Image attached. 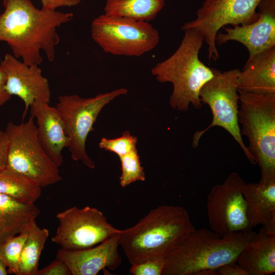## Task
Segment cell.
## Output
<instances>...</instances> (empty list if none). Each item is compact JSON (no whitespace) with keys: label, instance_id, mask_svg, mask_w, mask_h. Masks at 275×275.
Instances as JSON below:
<instances>
[{"label":"cell","instance_id":"cell-1","mask_svg":"<svg viewBox=\"0 0 275 275\" xmlns=\"http://www.w3.org/2000/svg\"><path fill=\"white\" fill-rule=\"evenodd\" d=\"M0 15V42H5L16 58L28 65H39L43 51L50 62L60 42L57 29L70 21L71 12L35 7L31 0H3Z\"/></svg>","mask_w":275,"mask_h":275},{"label":"cell","instance_id":"cell-2","mask_svg":"<svg viewBox=\"0 0 275 275\" xmlns=\"http://www.w3.org/2000/svg\"><path fill=\"white\" fill-rule=\"evenodd\" d=\"M196 228L182 207L160 205L132 227L121 230L119 244L131 265L166 256Z\"/></svg>","mask_w":275,"mask_h":275},{"label":"cell","instance_id":"cell-3","mask_svg":"<svg viewBox=\"0 0 275 275\" xmlns=\"http://www.w3.org/2000/svg\"><path fill=\"white\" fill-rule=\"evenodd\" d=\"M183 31V37L176 51L156 64L152 68L151 73L159 82L172 84L170 105L174 109L186 112L190 104L197 109L202 107L200 91L214 73L213 69L205 65L199 58L204 41L203 36L193 29Z\"/></svg>","mask_w":275,"mask_h":275},{"label":"cell","instance_id":"cell-4","mask_svg":"<svg viewBox=\"0 0 275 275\" xmlns=\"http://www.w3.org/2000/svg\"><path fill=\"white\" fill-rule=\"evenodd\" d=\"M256 234L253 231L240 232L223 238L212 230L195 229L165 256L162 275H197L236 262L242 249Z\"/></svg>","mask_w":275,"mask_h":275},{"label":"cell","instance_id":"cell-5","mask_svg":"<svg viewBox=\"0 0 275 275\" xmlns=\"http://www.w3.org/2000/svg\"><path fill=\"white\" fill-rule=\"evenodd\" d=\"M238 91L240 133L248 138L247 148L260 168V181L275 180V94Z\"/></svg>","mask_w":275,"mask_h":275},{"label":"cell","instance_id":"cell-6","mask_svg":"<svg viewBox=\"0 0 275 275\" xmlns=\"http://www.w3.org/2000/svg\"><path fill=\"white\" fill-rule=\"evenodd\" d=\"M34 118L16 124L9 122L5 130L8 138L6 167L41 188L62 180L59 168L44 151L37 135Z\"/></svg>","mask_w":275,"mask_h":275},{"label":"cell","instance_id":"cell-7","mask_svg":"<svg viewBox=\"0 0 275 275\" xmlns=\"http://www.w3.org/2000/svg\"><path fill=\"white\" fill-rule=\"evenodd\" d=\"M212 69L213 77L203 86L199 92L202 104H207L210 108L212 121L205 129L195 132L192 147H197L201 136L211 128L220 127L230 134L249 161L254 164L255 160L242 140L238 122L239 95L237 77L240 70L234 69L221 71Z\"/></svg>","mask_w":275,"mask_h":275},{"label":"cell","instance_id":"cell-8","mask_svg":"<svg viewBox=\"0 0 275 275\" xmlns=\"http://www.w3.org/2000/svg\"><path fill=\"white\" fill-rule=\"evenodd\" d=\"M93 40L106 53L140 57L159 42L158 31L149 22L102 14L91 25Z\"/></svg>","mask_w":275,"mask_h":275},{"label":"cell","instance_id":"cell-9","mask_svg":"<svg viewBox=\"0 0 275 275\" xmlns=\"http://www.w3.org/2000/svg\"><path fill=\"white\" fill-rule=\"evenodd\" d=\"M127 93L128 90L123 88L88 98L76 94L59 97L56 107L70 140L68 148L73 160L81 161L88 168L94 169L95 162L86 152L88 135L94 130L93 125L103 107L117 97Z\"/></svg>","mask_w":275,"mask_h":275},{"label":"cell","instance_id":"cell-10","mask_svg":"<svg viewBox=\"0 0 275 275\" xmlns=\"http://www.w3.org/2000/svg\"><path fill=\"white\" fill-rule=\"evenodd\" d=\"M244 180L231 173L221 184L213 186L208 195L206 208L211 230L223 238L252 231L243 195Z\"/></svg>","mask_w":275,"mask_h":275},{"label":"cell","instance_id":"cell-11","mask_svg":"<svg viewBox=\"0 0 275 275\" xmlns=\"http://www.w3.org/2000/svg\"><path fill=\"white\" fill-rule=\"evenodd\" d=\"M261 0H204L197 11L196 18L184 23L181 30H194L204 38L208 46V59L216 61L219 53L215 37L227 25H243L255 21Z\"/></svg>","mask_w":275,"mask_h":275},{"label":"cell","instance_id":"cell-12","mask_svg":"<svg viewBox=\"0 0 275 275\" xmlns=\"http://www.w3.org/2000/svg\"><path fill=\"white\" fill-rule=\"evenodd\" d=\"M56 217L59 226L51 241L64 249L89 248L121 231L108 223L101 211L89 206L70 207Z\"/></svg>","mask_w":275,"mask_h":275},{"label":"cell","instance_id":"cell-13","mask_svg":"<svg viewBox=\"0 0 275 275\" xmlns=\"http://www.w3.org/2000/svg\"><path fill=\"white\" fill-rule=\"evenodd\" d=\"M258 17L248 24L223 27L225 33L218 32L216 44L230 41L243 44L249 56L247 61L257 54L275 47V0H261L257 8Z\"/></svg>","mask_w":275,"mask_h":275},{"label":"cell","instance_id":"cell-14","mask_svg":"<svg viewBox=\"0 0 275 275\" xmlns=\"http://www.w3.org/2000/svg\"><path fill=\"white\" fill-rule=\"evenodd\" d=\"M0 65L5 74L7 91L11 96H18L24 102L22 119L35 101L50 103L49 82L42 75L39 65H28L9 53L5 54Z\"/></svg>","mask_w":275,"mask_h":275},{"label":"cell","instance_id":"cell-15","mask_svg":"<svg viewBox=\"0 0 275 275\" xmlns=\"http://www.w3.org/2000/svg\"><path fill=\"white\" fill-rule=\"evenodd\" d=\"M120 233L89 248L78 250L61 248L57 251V258L67 265L72 275H96L106 268L114 270L122 262L118 251Z\"/></svg>","mask_w":275,"mask_h":275},{"label":"cell","instance_id":"cell-16","mask_svg":"<svg viewBox=\"0 0 275 275\" xmlns=\"http://www.w3.org/2000/svg\"><path fill=\"white\" fill-rule=\"evenodd\" d=\"M31 116L36 119L37 135L49 158L58 167L63 162L62 151L70 145L63 121L56 107L35 101L30 106Z\"/></svg>","mask_w":275,"mask_h":275},{"label":"cell","instance_id":"cell-17","mask_svg":"<svg viewBox=\"0 0 275 275\" xmlns=\"http://www.w3.org/2000/svg\"><path fill=\"white\" fill-rule=\"evenodd\" d=\"M243 195L251 228L262 225L275 233V180L245 183Z\"/></svg>","mask_w":275,"mask_h":275},{"label":"cell","instance_id":"cell-18","mask_svg":"<svg viewBox=\"0 0 275 275\" xmlns=\"http://www.w3.org/2000/svg\"><path fill=\"white\" fill-rule=\"evenodd\" d=\"M238 89L261 94H275V47L246 61L237 77Z\"/></svg>","mask_w":275,"mask_h":275},{"label":"cell","instance_id":"cell-19","mask_svg":"<svg viewBox=\"0 0 275 275\" xmlns=\"http://www.w3.org/2000/svg\"><path fill=\"white\" fill-rule=\"evenodd\" d=\"M236 263L248 275L275 272V234L261 228L239 253Z\"/></svg>","mask_w":275,"mask_h":275},{"label":"cell","instance_id":"cell-20","mask_svg":"<svg viewBox=\"0 0 275 275\" xmlns=\"http://www.w3.org/2000/svg\"><path fill=\"white\" fill-rule=\"evenodd\" d=\"M39 213L35 204H25L0 194V243L28 229Z\"/></svg>","mask_w":275,"mask_h":275},{"label":"cell","instance_id":"cell-21","mask_svg":"<svg viewBox=\"0 0 275 275\" xmlns=\"http://www.w3.org/2000/svg\"><path fill=\"white\" fill-rule=\"evenodd\" d=\"M164 4L165 0H106L104 14L149 22Z\"/></svg>","mask_w":275,"mask_h":275},{"label":"cell","instance_id":"cell-22","mask_svg":"<svg viewBox=\"0 0 275 275\" xmlns=\"http://www.w3.org/2000/svg\"><path fill=\"white\" fill-rule=\"evenodd\" d=\"M48 236V230L39 227L36 219L30 223L19 259L18 275L37 274L40 257Z\"/></svg>","mask_w":275,"mask_h":275},{"label":"cell","instance_id":"cell-23","mask_svg":"<svg viewBox=\"0 0 275 275\" xmlns=\"http://www.w3.org/2000/svg\"><path fill=\"white\" fill-rule=\"evenodd\" d=\"M0 194L25 204H33L40 198L41 188L6 166L0 169Z\"/></svg>","mask_w":275,"mask_h":275},{"label":"cell","instance_id":"cell-24","mask_svg":"<svg viewBox=\"0 0 275 275\" xmlns=\"http://www.w3.org/2000/svg\"><path fill=\"white\" fill-rule=\"evenodd\" d=\"M29 228L0 243V256L8 273L18 274L19 259Z\"/></svg>","mask_w":275,"mask_h":275},{"label":"cell","instance_id":"cell-25","mask_svg":"<svg viewBox=\"0 0 275 275\" xmlns=\"http://www.w3.org/2000/svg\"><path fill=\"white\" fill-rule=\"evenodd\" d=\"M122 173L120 177V184L125 187L137 181H145V174L141 166L137 149L119 157Z\"/></svg>","mask_w":275,"mask_h":275},{"label":"cell","instance_id":"cell-26","mask_svg":"<svg viewBox=\"0 0 275 275\" xmlns=\"http://www.w3.org/2000/svg\"><path fill=\"white\" fill-rule=\"evenodd\" d=\"M137 142L136 136L132 135L128 131H125L119 138H102L98 146L100 149L114 153L120 157L136 149Z\"/></svg>","mask_w":275,"mask_h":275},{"label":"cell","instance_id":"cell-27","mask_svg":"<svg viewBox=\"0 0 275 275\" xmlns=\"http://www.w3.org/2000/svg\"><path fill=\"white\" fill-rule=\"evenodd\" d=\"M164 263L165 256H158L131 265L129 271L133 275H162Z\"/></svg>","mask_w":275,"mask_h":275},{"label":"cell","instance_id":"cell-28","mask_svg":"<svg viewBox=\"0 0 275 275\" xmlns=\"http://www.w3.org/2000/svg\"><path fill=\"white\" fill-rule=\"evenodd\" d=\"M37 275H72L67 265L57 258L45 267L39 269Z\"/></svg>","mask_w":275,"mask_h":275},{"label":"cell","instance_id":"cell-29","mask_svg":"<svg viewBox=\"0 0 275 275\" xmlns=\"http://www.w3.org/2000/svg\"><path fill=\"white\" fill-rule=\"evenodd\" d=\"M81 0H40L43 8L56 10L61 7H73L79 4Z\"/></svg>","mask_w":275,"mask_h":275},{"label":"cell","instance_id":"cell-30","mask_svg":"<svg viewBox=\"0 0 275 275\" xmlns=\"http://www.w3.org/2000/svg\"><path fill=\"white\" fill-rule=\"evenodd\" d=\"M215 270L216 275H248L236 262L223 265Z\"/></svg>","mask_w":275,"mask_h":275},{"label":"cell","instance_id":"cell-31","mask_svg":"<svg viewBox=\"0 0 275 275\" xmlns=\"http://www.w3.org/2000/svg\"><path fill=\"white\" fill-rule=\"evenodd\" d=\"M8 138L5 130L0 129V169L6 166Z\"/></svg>","mask_w":275,"mask_h":275},{"label":"cell","instance_id":"cell-32","mask_svg":"<svg viewBox=\"0 0 275 275\" xmlns=\"http://www.w3.org/2000/svg\"><path fill=\"white\" fill-rule=\"evenodd\" d=\"M5 85V74L0 65V106L6 103L12 97L7 91Z\"/></svg>","mask_w":275,"mask_h":275},{"label":"cell","instance_id":"cell-33","mask_svg":"<svg viewBox=\"0 0 275 275\" xmlns=\"http://www.w3.org/2000/svg\"><path fill=\"white\" fill-rule=\"evenodd\" d=\"M7 269L0 256V275H7Z\"/></svg>","mask_w":275,"mask_h":275}]
</instances>
